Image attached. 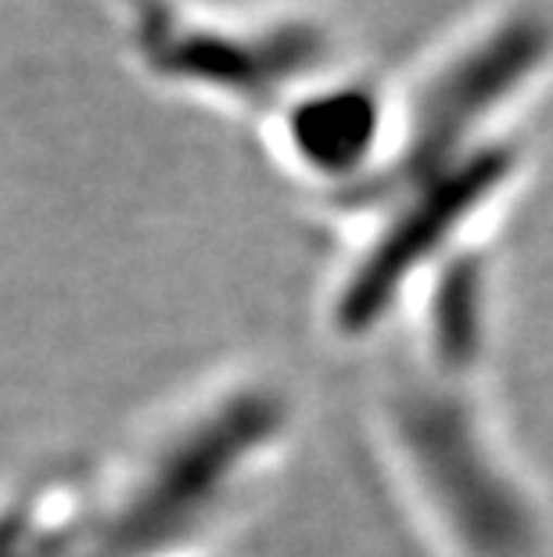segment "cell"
<instances>
[{"mask_svg": "<svg viewBox=\"0 0 553 557\" xmlns=\"http://www.w3.org/2000/svg\"><path fill=\"white\" fill-rule=\"evenodd\" d=\"M381 446L445 557H546L543 504L470 382L428 371L385 393Z\"/></svg>", "mask_w": 553, "mask_h": 557, "instance_id": "6da1fadb", "label": "cell"}, {"mask_svg": "<svg viewBox=\"0 0 553 557\" xmlns=\"http://www.w3.org/2000/svg\"><path fill=\"white\" fill-rule=\"evenodd\" d=\"M288 393L269 382L223 385L169 421L98 511L93 557H184L219 529L280 454Z\"/></svg>", "mask_w": 553, "mask_h": 557, "instance_id": "7a4b0ae2", "label": "cell"}, {"mask_svg": "<svg viewBox=\"0 0 553 557\" xmlns=\"http://www.w3.org/2000/svg\"><path fill=\"white\" fill-rule=\"evenodd\" d=\"M528 170V137L399 176L352 201L356 245L331 292V327L363 342L450 259L478 248Z\"/></svg>", "mask_w": 553, "mask_h": 557, "instance_id": "277c9868", "label": "cell"}, {"mask_svg": "<svg viewBox=\"0 0 553 557\" xmlns=\"http://www.w3.org/2000/svg\"><path fill=\"white\" fill-rule=\"evenodd\" d=\"M550 83L553 0H500L478 11L414 76L395 83L392 156L363 195L399 176L521 140L528 112Z\"/></svg>", "mask_w": 553, "mask_h": 557, "instance_id": "3957f363", "label": "cell"}, {"mask_svg": "<svg viewBox=\"0 0 553 557\" xmlns=\"http://www.w3.org/2000/svg\"><path fill=\"white\" fill-rule=\"evenodd\" d=\"M259 126L269 156L335 209H345L392 156L395 83L338 62L291 90Z\"/></svg>", "mask_w": 553, "mask_h": 557, "instance_id": "8992f818", "label": "cell"}, {"mask_svg": "<svg viewBox=\"0 0 553 557\" xmlns=\"http://www.w3.org/2000/svg\"><path fill=\"white\" fill-rule=\"evenodd\" d=\"M148 73L187 98L259 123L324 69L338 65L335 33L302 8H176L140 26Z\"/></svg>", "mask_w": 553, "mask_h": 557, "instance_id": "5b68a950", "label": "cell"}]
</instances>
